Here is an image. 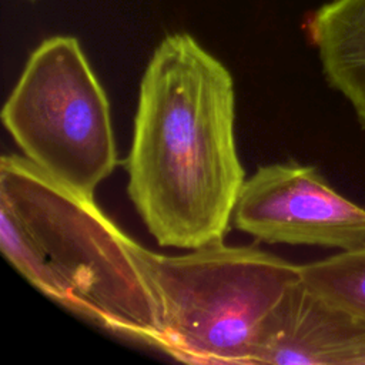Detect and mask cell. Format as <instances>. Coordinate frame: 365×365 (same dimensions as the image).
<instances>
[{
  "label": "cell",
  "instance_id": "8",
  "mask_svg": "<svg viewBox=\"0 0 365 365\" xmlns=\"http://www.w3.org/2000/svg\"><path fill=\"white\" fill-rule=\"evenodd\" d=\"M301 279L342 309L365 319V247L299 265Z\"/></svg>",
  "mask_w": 365,
  "mask_h": 365
},
{
  "label": "cell",
  "instance_id": "7",
  "mask_svg": "<svg viewBox=\"0 0 365 365\" xmlns=\"http://www.w3.org/2000/svg\"><path fill=\"white\" fill-rule=\"evenodd\" d=\"M307 29L325 80L365 128V0H332L311 14Z\"/></svg>",
  "mask_w": 365,
  "mask_h": 365
},
{
  "label": "cell",
  "instance_id": "2",
  "mask_svg": "<svg viewBox=\"0 0 365 365\" xmlns=\"http://www.w3.org/2000/svg\"><path fill=\"white\" fill-rule=\"evenodd\" d=\"M135 241L24 155L0 160V248L36 289L96 327L160 349L157 297Z\"/></svg>",
  "mask_w": 365,
  "mask_h": 365
},
{
  "label": "cell",
  "instance_id": "1",
  "mask_svg": "<svg viewBox=\"0 0 365 365\" xmlns=\"http://www.w3.org/2000/svg\"><path fill=\"white\" fill-rule=\"evenodd\" d=\"M231 71L188 33L167 34L143 73L127 192L161 247L222 241L245 182Z\"/></svg>",
  "mask_w": 365,
  "mask_h": 365
},
{
  "label": "cell",
  "instance_id": "6",
  "mask_svg": "<svg viewBox=\"0 0 365 365\" xmlns=\"http://www.w3.org/2000/svg\"><path fill=\"white\" fill-rule=\"evenodd\" d=\"M365 365V319L301 278L271 314L252 365Z\"/></svg>",
  "mask_w": 365,
  "mask_h": 365
},
{
  "label": "cell",
  "instance_id": "5",
  "mask_svg": "<svg viewBox=\"0 0 365 365\" xmlns=\"http://www.w3.org/2000/svg\"><path fill=\"white\" fill-rule=\"evenodd\" d=\"M232 225L267 244L365 247V208L338 192L317 167L295 161L261 165L245 180Z\"/></svg>",
  "mask_w": 365,
  "mask_h": 365
},
{
  "label": "cell",
  "instance_id": "4",
  "mask_svg": "<svg viewBox=\"0 0 365 365\" xmlns=\"http://www.w3.org/2000/svg\"><path fill=\"white\" fill-rule=\"evenodd\" d=\"M1 121L30 163L88 197L117 167L107 94L73 36H51L30 53Z\"/></svg>",
  "mask_w": 365,
  "mask_h": 365
},
{
  "label": "cell",
  "instance_id": "3",
  "mask_svg": "<svg viewBox=\"0 0 365 365\" xmlns=\"http://www.w3.org/2000/svg\"><path fill=\"white\" fill-rule=\"evenodd\" d=\"M133 254L157 297L160 351L185 364L252 365L271 314L301 278L298 264L254 245L164 255L135 242Z\"/></svg>",
  "mask_w": 365,
  "mask_h": 365
},
{
  "label": "cell",
  "instance_id": "9",
  "mask_svg": "<svg viewBox=\"0 0 365 365\" xmlns=\"http://www.w3.org/2000/svg\"><path fill=\"white\" fill-rule=\"evenodd\" d=\"M30 1H33V0H30Z\"/></svg>",
  "mask_w": 365,
  "mask_h": 365
}]
</instances>
